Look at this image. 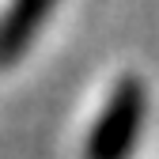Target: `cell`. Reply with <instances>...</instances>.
<instances>
[{
    "label": "cell",
    "mask_w": 159,
    "mask_h": 159,
    "mask_svg": "<svg viewBox=\"0 0 159 159\" xmlns=\"http://www.w3.org/2000/svg\"><path fill=\"white\" fill-rule=\"evenodd\" d=\"M144 84L136 76H125L106 98V110L98 114L95 129L87 133L84 159H129L144 125Z\"/></svg>",
    "instance_id": "cell-1"
},
{
    "label": "cell",
    "mask_w": 159,
    "mask_h": 159,
    "mask_svg": "<svg viewBox=\"0 0 159 159\" xmlns=\"http://www.w3.org/2000/svg\"><path fill=\"white\" fill-rule=\"evenodd\" d=\"M57 0H11V8L0 15V68L23 57V49L34 42V34L42 30Z\"/></svg>",
    "instance_id": "cell-2"
}]
</instances>
